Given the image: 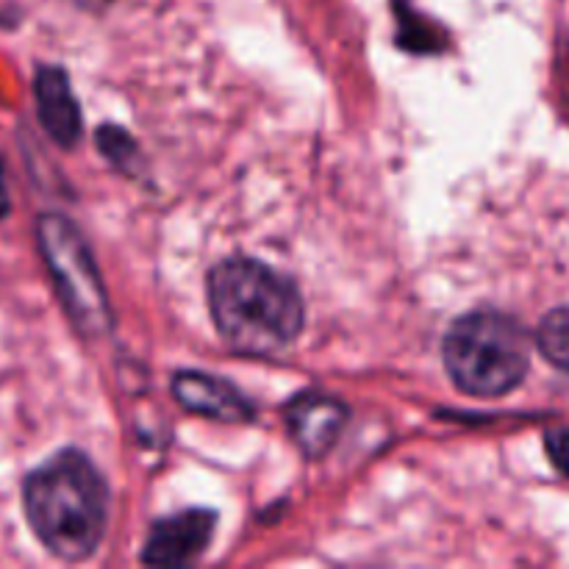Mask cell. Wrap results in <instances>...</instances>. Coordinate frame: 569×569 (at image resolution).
<instances>
[{"label":"cell","instance_id":"cell-12","mask_svg":"<svg viewBox=\"0 0 569 569\" xmlns=\"http://www.w3.org/2000/svg\"><path fill=\"white\" fill-rule=\"evenodd\" d=\"M9 211V194H6V183H3V161H0V217Z\"/></svg>","mask_w":569,"mask_h":569},{"label":"cell","instance_id":"cell-11","mask_svg":"<svg viewBox=\"0 0 569 569\" xmlns=\"http://www.w3.org/2000/svg\"><path fill=\"white\" fill-rule=\"evenodd\" d=\"M548 456L553 461V467L559 472H565L569 478V426L556 428V431L548 433Z\"/></svg>","mask_w":569,"mask_h":569},{"label":"cell","instance_id":"cell-3","mask_svg":"<svg viewBox=\"0 0 569 569\" xmlns=\"http://www.w3.org/2000/svg\"><path fill=\"white\" fill-rule=\"evenodd\" d=\"M445 367L461 392L500 398L517 389L531 365L528 333L503 311H470L445 333Z\"/></svg>","mask_w":569,"mask_h":569},{"label":"cell","instance_id":"cell-2","mask_svg":"<svg viewBox=\"0 0 569 569\" xmlns=\"http://www.w3.org/2000/svg\"><path fill=\"white\" fill-rule=\"evenodd\" d=\"M26 515L39 542L64 561H83L103 542L109 487L81 450H61L26 481Z\"/></svg>","mask_w":569,"mask_h":569},{"label":"cell","instance_id":"cell-1","mask_svg":"<svg viewBox=\"0 0 569 569\" xmlns=\"http://www.w3.org/2000/svg\"><path fill=\"white\" fill-rule=\"evenodd\" d=\"M209 309L220 337L248 356L289 348L306 320L298 287L256 259H226L211 270Z\"/></svg>","mask_w":569,"mask_h":569},{"label":"cell","instance_id":"cell-6","mask_svg":"<svg viewBox=\"0 0 569 569\" xmlns=\"http://www.w3.org/2000/svg\"><path fill=\"white\" fill-rule=\"evenodd\" d=\"M348 420L350 409L331 395L303 392L287 403L289 433L309 459L326 456L337 445Z\"/></svg>","mask_w":569,"mask_h":569},{"label":"cell","instance_id":"cell-5","mask_svg":"<svg viewBox=\"0 0 569 569\" xmlns=\"http://www.w3.org/2000/svg\"><path fill=\"white\" fill-rule=\"evenodd\" d=\"M217 517L214 511L189 509L181 515L153 522L142 548V561L153 567L192 565L211 542Z\"/></svg>","mask_w":569,"mask_h":569},{"label":"cell","instance_id":"cell-7","mask_svg":"<svg viewBox=\"0 0 569 569\" xmlns=\"http://www.w3.org/2000/svg\"><path fill=\"white\" fill-rule=\"evenodd\" d=\"M172 395L183 409L220 422L253 420V403L228 381L206 376L198 370H183L172 376Z\"/></svg>","mask_w":569,"mask_h":569},{"label":"cell","instance_id":"cell-10","mask_svg":"<svg viewBox=\"0 0 569 569\" xmlns=\"http://www.w3.org/2000/svg\"><path fill=\"white\" fill-rule=\"evenodd\" d=\"M98 144H100V153L120 167H128L133 156H137V148H133L131 137H128L126 131H120V128H111V126L100 128Z\"/></svg>","mask_w":569,"mask_h":569},{"label":"cell","instance_id":"cell-4","mask_svg":"<svg viewBox=\"0 0 569 569\" xmlns=\"http://www.w3.org/2000/svg\"><path fill=\"white\" fill-rule=\"evenodd\" d=\"M39 250L56 281L67 317L83 337L111 331V309L100 272L81 231L61 214H42L37 222Z\"/></svg>","mask_w":569,"mask_h":569},{"label":"cell","instance_id":"cell-8","mask_svg":"<svg viewBox=\"0 0 569 569\" xmlns=\"http://www.w3.org/2000/svg\"><path fill=\"white\" fill-rule=\"evenodd\" d=\"M33 89H37V114L48 137L61 148H76L81 142L83 120L67 72L59 67H42Z\"/></svg>","mask_w":569,"mask_h":569},{"label":"cell","instance_id":"cell-9","mask_svg":"<svg viewBox=\"0 0 569 569\" xmlns=\"http://www.w3.org/2000/svg\"><path fill=\"white\" fill-rule=\"evenodd\" d=\"M539 353L559 370H569V306L545 315L537 331Z\"/></svg>","mask_w":569,"mask_h":569}]
</instances>
